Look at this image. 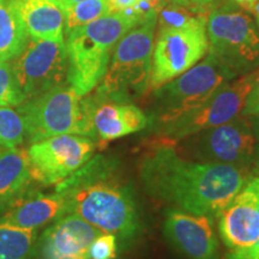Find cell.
<instances>
[{
    "label": "cell",
    "mask_w": 259,
    "mask_h": 259,
    "mask_svg": "<svg viewBox=\"0 0 259 259\" xmlns=\"http://www.w3.org/2000/svg\"><path fill=\"white\" fill-rule=\"evenodd\" d=\"M24 101L25 96L19 89L10 61L2 63L0 64V106L18 107Z\"/></svg>",
    "instance_id": "cb8c5ba5"
},
{
    "label": "cell",
    "mask_w": 259,
    "mask_h": 259,
    "mask_svg": "<svg viewBox=\"0 0 259 259\" xmlns=\"http://www.w3.org/2000/svg\"><path fill=\"white\" fill-rule=\"evenodd\" d=\"M118 238L111 233H101L89 248V259H115Z\"/></svg>",
    "instance_id": "484cf974"
},
{
    "label": "cell",
    "mask_w": 259,
    "mask_h": 259,
    "mask_svg": "<svg viewBox=\"0 0 259 259\" xmlns=\"http://www.w3.org/2000/svg\"><path fill=\"white\" fill-rule=\"evenodd\" d=\"M66 203L67 213H74L103 233L127 242L141 229L134 187L115 156L96 155L79 169L56 185Z\"/></svg>",
    "instance_id": "7a4b0ae2"
},
{
    "label": "cell",
    "mask_w": 259,
    "mask_h": 259,
    "mask_svg": "<svg viewBox=\"0 0 259 259\" xmlns=\"http://www.w3.org/2000/svg\"><path fill=\"white\" fill-rule=\"evenodd\" d=\"M174 4L183 6L189 11L208 17L210 12L227 3V0H169Z\"/></svg>",
    "instance_id": "4316f807"
},
{
    "label": "cell",
    "mask_w": 259,
    "mask_h": 259,
    "mask_svg": "<svg viewBox=\"0 0 259 259\" xmlns=\"http://www.w3.org/2000/svg\"><path fill=\"white\" fill-rule=\"evenodd\" d=\"M109 14H112V9L108 0H80L63 10L64 32L67 34L74 28L82 27Z\"/></svg>",
    "instance_id": "7402d4cb"
},
{
    "label": "cell",
    "mask_w": 259,
    "mask_h": 259,
    "mask_svg": "<svg viewBox=\"0 0 259 259\" xmlns=\"http://www.w3.org/2000/svg\"><path fill=\"white\" fill-rule=\"evenodd\" d=\"M138 24L141 22L137 15L128 8L67 32V82L80 96L88 95L99 85L116 44Z\"/></svg>",
    "instance_id": "3957f363"
},
{
    "label": "cell",
    "mask_w": 259,
    "mask_h": 259,
    "mask_svg": "<svg viewBox=\"0 0 259 259\" xmlns=\"http://www.w3.org/2000/svg\"><path fill=\"white\" fill-rule=\"evenodd\" d=\"M144 2H147L148 4L150 5L151 8H153L155 11L158 14V11H160V10L163 8L164 5H166L169 0H144Z\"/></svg>",
    "instance_id": "d6a6232c"
},
{
    "label": "cell",
    "mask_w": 259,
    "mask_h": 259,
    "mask_svg": "<svg viewBox=\"0 0 259 259\" xmlns=\"http://www.w3.org/2000/svg\"><path fill=\"white\" fill-rule=\"evenodd\" d=\"M83 105L95 131L97 147L147 128L149 118L134 101L108 97L93 90Z\"/></svg>",
    "instance_id": "4fadbf2b"
},
{
    "label": "cell",
    "mask_w": 259,
    "mask_h": 259,
    "mask_svg": "<svg viewBox=\"0 0 259 259\" xmlns=\"http://www.w3.org/2000/svg\"><path fill=\"white\" fill-rule=\"evenodd\" d=\"M142 183L150 196L177 209L218 215L254 176L229 164L183 157L174 145L154 138L139 162Z\"/></svg>",
    "instance_id": "6da1fadb"
},
{
    "label": "cell",
    "mask_w": 259,
    "mask_h": 259,
    "mask_svg": "<svg viewBox=\"0 0 259 259\" xmlns=\"http://www.w3.org/2000/svg\"><path fill=\"white\" fill-rule=\"evenodd\" d=\"M219 233L229 250L259 241V176H253L219 211Z\"/></svg>",
    "instance_id": "9a60e30c"
},
{
    "label": "cell",
    "mask_w": 259,
    "mask_h": 259,
    "mask_svg": "<svg viewBox=\"0 0 259 259\" xmlns=\"http://www.w3.org/2000/svg\"><path fill=\"white\" fill-rule=\"evenodd\" d=\"M17 111L24 119L28 144L59 135H79L96 141L83 96L69 83L25 100Z\"/></svg>",
    "instance_id": "8992f818"
},
{
    "label": "cell",
    "mask_w": 259,
    "mask_h": 259,
    "mask_svg": "<svg viewBox=\"0 0 259 259\" xmlns=\"http://www.w3.org/2000/svg\"><path fill=\"white\" fill-rule=\"evenodd\" d=\"M241 115L244 116H253L259 115V83L254 84L253 88L248 94L246 99L244 109H242Z\"/></svg>",
    "instance_id": "83f0119b"
},
{
    "label": "cell",
    "mask_w": 259,
    "mask_h": 259,
    "mask_svg": "<svg viewBox=\"0 0 259 259\" xmlns=\"http://www.w3.org/2000/svg\"><path fill=\"white\" fill-rule=\"evenodd\" d=\"M32 181L27 149L0 150V212L27 194Z\"/></svg>",
    "instance_id": "ac0fdd59"
},
{
    "label": "cell",
    "mask_w": 259,
    "mask_h": 259,
    "mask_svg": "<svg viewBox=\"0 0 259 259\" xmlns=\"http://www.w3.org/2000/svg\"><path fill=\"white\" fill-rule=\"evenodd\" d=\"M24 22L14 0H0V64L19 56L29 42Z\"/></svg>",
    "instance_id": "ffe728a7"
},
{
    "label": "cell",
    "mask_w": 259,
    "mask_h": 259,
    "mask_svg": "<svg viewBox=\"0 0 259 259\" xmlns=\"http://www.w3.org/2000/svg\"><path fill=\"white\" fill-rule=\"evenodd\" d=\"M171 144L178 154L189 160L229 164L254 174L255 137L248 116L240 114Z\"/></svg>",
    "instance_id": "ba28073f"
},
{
    "label": "cell",
    "mask_w": 259,
    "mask_h": 259,
    "mask_svg": "<svg viewBox=\"0 0 259 259\" xmlns=\"http://www.w3.org/2000/svg\"><path fill=\"white\" fill-rule=\"evenodd\" d=\"M255 16V19H257V24H258V28H259V0L257 2V4L254 5L253 8V11H252Z\"/></svg>",
    "instance_id": "e575fe53"
},
{
    "label": "cell",
    "mask_w": 259,
    "mask_h": 259,
    "mask_svg": "<svg viewBox=\"0 0 259 259\" xmlns=\"http://www.w3.org/2000/svg\"><path fill=\"white\" fill-rule=\"evenodd\" d=\"M29 36L64 42V15L53 0H14Z\"/></svg>",
    "instance_id": "d6986e66"
},
{
    "label": "cell",
    "mask_w": 259,
    "mask_h": 259,
    "mask_svg": "<svg viewBox=\"0 0 259 259\" xmlns=\"http://www.w3.org/2000/svg\"><path fill=\"white\" fill-rule=\"evenodd\" d=\"M163 231L169 244L187 259H219L211 215L168 209Z\"/></svg>",
    "instance_id": "2e32d148"
},
{
    "label": "cell",
    "mask_w": 259,
    "mask_h": 259,
    "mask_svg": "<svg viewBox=\"0 0 259 259\" xmlns=\"http://www.w3.org/2000/svg\"><path fill=\"white\" fill-rule=\"evenodd\" d=\"M141 0H108L109 6H111L112 12H119L122 10L132 8Z\"/></svg>",
    "instance_id": "4dcf8cb0"
},
{
    "label": "cell",
    "mask_w": 259,
    "mask_h": 259,
    "mask_svg": "<svg viewBox=\"0 0 259 259\" xmlns=\"http://www.w3.org/2000/svg\"><path fill=\"white\" fill-rule=\"evenodd\" d=\"M24 119L17 109L0 106V147L15 149L24 143Z\"/></svg>",
    "instance_id": "603a6c76"
},
{
    "label": "cell",
    "mask_w": 259,
    "mask_h": 259,
    "mask_svg": "<svg viewBox=\"0 0 259 259\" xmlns=\"http://www.w3.org/2000/svg\"><path fill=\"white\" fill-rule=\"evenodd\" d=\"M99 228L74 213L53 221L35 241V259H89V248L101 234Z\"/></svg>",
    "instance_id": "5bb4252c"
},
{
    "label": "cell",
    "mask_w": 259,
    "mask_h": 259,
    "mask_svg": "<svg viewBox=\"0 0 259 259\" xmlns=\"http://www.w3.org/2000/svg\"><path fill=\"white\" fill-rule=\"evenodd\" d=\"M157 18L136 25L119 40L95 92L134 101L149 90Z\"/></svg>",
    "instance_id": "5b68a950"
},
{
    "label": "cell",
    "mask_w": 259,
    "mask_h": 259,
    "mask_svg": "<svg viewBox=\"0 0 259 259\" xmlns=\"http://www.w3.org/2000/svg\"><path fill=\"white\" fill-rule=\"evenodd\" d=\"M25 100L67 82L69 60L64 42L29 38L24 51L10 61Z\"/></svg>",
    "instance_id": "7c38bea8"
},
{
    "label": "cell",
    "mask_w": 259,
    "mask_h": 259,
    "mask_svg": "<svg viewBox=\"0 0 259 259\" xmlns=\"http://www.w3.org/2000/svg\"><path fill=\"white\" fill-rule=\"evenodd\" d=\"M53 2L56 3L58 6H59V8L61 9V11H63V10L69 8V6H72L76 4V3L80 2V0H53Z\"/></svg>",
    "instance_id": "836d02e7"
},
{
    "label": "cell",
    "mask_w": 259,
    "mask_h": 259,
    "mask_svg": "<svg viewBox=\"0 0 259 259\" xmlns=\"http://www.w3.org/2000/svg\"><path fill=\"white\" fill-rule=\"evenodd\" d=\"M254 82L253 71L229 80L198 109L157 130V136L155 137L168 143H176L197 132L216 127L232 120L241 114Z\"/></svg>",
    "instance_id": "30bf717a"
},
{
    "label": "cell",
    "mask_w": 259,
    "mask_h": 259,
    "mask_svg": "<svg viewBox=\"0 0 259 259\" xmlns=\"http://www.w3.org/2000/svg\"><path fill=\"white\" fill-rule=\"evenodd\" d=\"M236 77L208 53L205 59L190 70L153 90L154 106L150 120L155 131L198 109L222 85Z\"/></svg>",
    "instance_id": "277c9868"
},
{
    "label": "cell",
    "mask_w": 259,
    "mask_h": 259,
    "mask_svg": "<svg viewBox=\"0 0 259 259\" xmlns=\"http://www.w3.org/2000/svg\"><path fill=\"white\" fill-rule=\"evenodd\" d=\"M36 231L0 227V259H31Z\"/></svg>",
    "instance_id": "44dd1931"
},
{
    "label": "cell",
    "mask_w": 259,
    "mask_h": 259,
    "mask_svg": "<svg viewBox=\"0 0 259 259\" xmlns=\"http://www.w3.org/2000/svg\"><path fill=\"white\" fill-rule=\"evenodd\" d=\"M199 15L193 14L183 6L168 2L157 14L158 29L181 28L192 23Z\"/></svg>",
    "instance_id": "d4e9b609"
},
{
    "label": "cell",
    "mask_w": 259,
    "mask_h": 259,
    "mask_svg": "<svg viewBox=\"0 0 259 259\" xmlns=\"http://www.w3.org/2000/svg\"><path fill=\"white\" fill-rule=\"evenodd\" d=\"M226 259H259V241L247 247L229 250L226 254Z\"/></svg>",
    "instance_id": "f1b7e54d"
},
{
    "label": "cell",
    "mask_w": 259,
    "mask_h": 259,
    "mask_svg": "<svg viewBox=\"0 0 259 259\" xmlns=\"http://www.w3.org/2000/svg\"><path fill=\"white\" fill-rule=\"evenodd\" d=\"M67 213L66 203L59 193H42L31 189L0 215V227L36 231Z\"/></svg>",
    "instance_id": "e0dca14e"
},
{
    "label": "cell",
    "mask_w": 259,
    "mask_h": 259,
    "mask_svg": "<svg viewBox=\"0 0 259 259\" xmlns=\"http://www.w3.org/2000/svg\"><path fill=\"white\" fill-rule=\"evenodd\" d=\"M250 119L252 130L255 137V164H254V174L259 176V115L248 116Z\"/></svg>",
    "instance_id": "f546056e"
},
{
    "label": "cell",
    "mask_w": 259,
    "mask_h": 259,
    "mask_svg": "<svg viewBox=\"0 0 259 259\" xmlns=\"http://www.w3.org/2000/svg\"><path fill=\"white\" fill-rule=\"evenodd\" d=\"M253 72H254V79H255L254 84H257V83H259V67L258 69H255Z\"/></svg>",
    "instance_id": "d590c367"
},
{
    "label": "cell",
    "mask_w": 259,
    "mask_h": 259,
    "mask_svg": "<svg viewBox=\"0 0 259 259\" xmlns=\"http://www.w3.org/2000/svg\"><path fill=\"white\" fill-rule=\"evenodd\" d=\"M206 18L199 16L185 27L158 29L149 89L155 90L177 78L206 56L209 52Z\"/></svg>",
    "instance_id": "9c48e42d"
},
{
    "label": "cell",
    "mask_w": 259,
    "mask_h": 259,
    "mask_svg": "<svg viewBox=\"0 0 259 259\" xmlns=\"http://www.w3.org/2000/svg\"><path fill=\"white\" fill-rule=\"evenodd\" d=\"M95 139L79 135H59L29 144L32 180L44 186L57 185L94 156Z\"/></svg>",
    "instance_id": "8fae6325"
},
{
    "label": "cell",
    "mask_w": 259,
    "mask_h": 259,
    "mask_svg": "<svg viewBox=\"0 0 259 259\" xmlns=\"http://www.w3.org/2000/svg\"><path fill=\"white\" fill-rule=\"evenodd\" d=\"M209 53L236 76L259 67V28L247 11L227 2L206 18Z\"/></svg>",
    "instance_id": "52a82bcc"
},
{
    "label": "cell",
    "mask_w": 259,
    "mask_h": 259,
    "mask_svg": "<svg viewBox=\"0 0 259 259\" xmlns=\"http://www.w3.org/2000/svg\"><path fill=\"white\" fill-rule=\"evenodd\" d=\"M232 2L234 3V4L238 5L239 8L245 10V11L252 12L253 11L254 5L257 4L258 0H232Z\"/></svg>",
    "instance_id": "1f68e13d"
}]
</instances>
